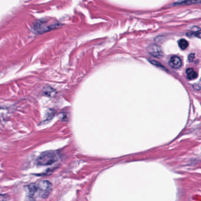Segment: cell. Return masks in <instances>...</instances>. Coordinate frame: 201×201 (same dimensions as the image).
Listing matches in <instances>:
<instances>
[{
	"label": "cell",
	"mask_w": 201,
	"mask_h": 201,
	"mask_svg": "<svg viewBox=\"0 0 201 201\" xmlns=\"http://www.w3.org/2000/svg\"><path fill=\"white\" fill-rule=\"evenodd\" d=\"M179 47L182 49V50H185L188 47V42L185 40V39H181L179 41Z\"/></svg>",
	"instance_id": "52a82bcc"
},
{
	"label": "cell",
	"mask_w": 201,
	"mask_h": 201,
	"mask_svg": "<svg viewBox=\"0 0 201 201\" xmlns=\"http://www.w3.org/2000/svg\"><path fill=\"white\" fill-rule=\"evenodd\" d=\"M149 61L150 63L151 64H152L153 65H154V66H157V67H159V68H162V69L166 70V68L164 67V66H162L159 63H158L157 61H155V60H149Z\"/></svg>",
	"instance_id": "ba28073f"
},
{
	"label": "cell",
	"mask_w": 201,
	"mask_h": 201,
	"mask_svg": "<svg viewBox=\"0 0 201 201\" xmlns=\"http://www.w3.org/2000/svg\"><path fill=\"white\" fill-rule=\"evenodd\" d=\"M57 160L56 153L52 151L41 153L37 159V164L40 166H47L55 163Z\"/></svg>",
	"instance_id": "7a4b0ae2"
},
{
	"label": "cell",
	"mask_w": 201,
	"mask_h": 201,
	"mask_svg": "<svg viewBox=\"0 0 201 201\" xmlns=\"http://www.w3.org/2000/svg\"><path fill=\"white\" fill-rule=\"evenodd\" d=\"M52 191V185L48 180H43L30 184L27 186V193L29 198H47Z\"/></svg>",
	"instance_id": "6da1fadb"
},
{
	"label": "cell",
	"mask_w": 201,
	"mask_h": 201,
	"mask_svg": "<svg viewBox=\"0 0 201 201\" xmlns=\"http://www.w3.org/2000/svg\"><path fill=\"white\" fill-rule=\"evenodd\" d=\"M186 73L187 74V78L189 80H194L198 77V73L193 68H188Z\"/></svg>",
	"instance_id": "5b68a950"
},
{
	"label": "cell",
	"mask_w": 201,
	"mask_h": 201,
	"mask_svg": "<svg viewBox=\"0 0 201 201\" xmlns=\"http://www.w3.org/2000/svg\"><path fill=\"white\" fill-rule=\"evenodd\" d=\"M169 65L170 66V67H172L175 69L179 68L182 66L181 60L178 57L173 56L170 59Z\"/></svg>",
	"instance_id": "277c9868"
},
{
	"label": "cell",
	"mask_w": 201,
	"mask_h": 201,
	"mask_svg": "<svg viewBox=\"0 0 201 201\" xmlns=\"http://www.w3.org/2000/svg\"><path fill=\"white\" fill-rule=\"evenodd\" d=\"M201 2V0H182L175 3L173 5H189L192 4H197Z\"/></svg>",
	"instance_id": "8992f818"
},
{
	"label": "cell",
	"mask_w": 201,
	"mask_h": 201,
	"mask_svg": "<svg viewBox=\"0 0 201 201\" xmlns=\"http://www.w3.org/2000/svg\"><path fill=\"white\" fill-rule=\"evenodd\" d=\"M194 58H195V54H190V55L188 57L189 61L190 62H192V61L193 60Z\"/></svg>",
	"instance_id": "30bf717a"
},
{
	"label": "cell",
	"mask_w": 201,
	"mask_h": 201,
	"mask_svg": "<svg viewBox=\"0 0 201 201\" xmlns=\"http://www.w3.org/2000/svg\"><path fill=\"white\" fill-rule=\"evenodd\" d=\"M195 36H196V37H199V38H201V33L195 34Z\"/></svg>",
	"instance_id": "8fae6325"
},
{
	"label": "cell",
	"mask_w": 201,
	"mask_h": 201,
	"mask_svg": "<svg viewBox=\"0 0 201 201\" xmlns=\"http://www.w3.org/2000/svg\"><path fill=\"white\" fill-rule=\"evenodd\" d=\"M193 88L196 90H201V80L196 83V84H195L193 86Z\"/></svg>",
	"instance_id": "9c48e42d"
},
{
	"label": "cell",
	"mask_w": 201,
	"mask_h": 201,
	"mask_svg": "<svg viewBox=\"0 0 201 201\" xmlns=\"http://www.w3.org/2000/svg\"><path fill=\"white\" fill-rule=\"evenodd\" d=\"M147 51L150 55L157 58H162L163 56V53L160 47L157 44L149 45L147 48Z\"/></svg>",
	"instance_id": "3957f363"
}]
</instances>
